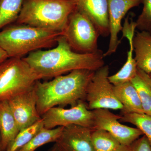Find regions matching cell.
Masks as SVG:
<instances>
[{
	"label": "cell",
	"mask_w": 151,
	"mask_h": 151,
	"mask_svg": "<svg viewBox=\"0 0 151 151\" xmlns=\"http://www.w3.org/2000/svg\"><path fill=\"white\" fill-rule=\"evenodd\" d=\"M8 58L6 53L0 47V64Z\"/></svg>",
	"instance_id": "d4e9b609"
},
{
	"label": "cell",
	"mask_w": 151,
	"mask_h": 151,
	"mask_svg": "<svg viewBox=\"0 0 151 151\" xmlns=\"http://www.w3.org/2000/svg\"><path fill=\"white\" fill-rule=\"evenodd\" d=\"M43 127V122L41 119L32 126L20 130L10 143L6 151H19L26 145Z\"/></svg>",
	"instance_id": "7402d4cb"
},
{
	"label": "cell",
	"mask_w": 151,
	"mask_h": 151,
	"mask_svg": "<svg viewBox=\"0 0 151 151\" xmlns=\"http://www.w3.org/2000/svg\"><path fill=\"white\" fill-rule=\"evenodd\" d=\"M95 71L73 70L56 76L51 81H37L34 88L40 116L54 107H72L80 101H85L87 86Z\"/></svg>",
	"instance_id": "7a4b0ae2"
},
{
	"label": "cell",
	"mask_w": 151,
	"mask_h": 151,
	"mask_svg": "<svg viewBox=\"0 0 151 151\" xmlns=\"http://www.w3.org/2000/svg\"><path fill=\"white\" fill-rule=\"evenodd\" d=\"M91 138L95 151H112L121 145L110 133L104 130L92 129Z\"/></svg>",
	"instance_id": "ffe728a7"
},
{
	"label": "cell",
	"mask_w": 151,
	"mask_h": 151,
	"mask_svg": "<svg viewBox=\"0 0 151 151\" xmlns=\"http://www.w3.org/2000/svg\"><path fill=\"white\" fill-rule=\"evenodd\" d=\"M149 75H150V77L151 80V73L150 74H149Z\"/></svg>",
	"instance_id": "f1b7e54d"
},
{
	"label": "cell",
	"mask_w": 151,
	"mask_h": 151,
	"mask_svg": "<svg viewBox=\"0 0 151 151\" xmlns=\"http://www.w3.org/2000/svg\"><path fill=\"white\" fill-rule=\"evenodd\" d=\"M71 49L76 52H96L100 34L94 24L86 16L75 8L68 18L62 32Z\"/></svg>",
	"instance_id": "8992f818"
},
{
	"label": "cell",
	"mask_w": 151,
	"mask_h": 151,
	"mask_svg": "<svg viewBox=\"0 0 151 151\" xmlns=\"http://www.w3.org/2000/svg\"><path fill=\"white\" fill-rule=\"evenodd\" d=\"M8 101L20 131L32 126L41 119L37 111V97L34 86Z\"/></svg>",
	"instance_id": "30bf717a"
},
{
	"label": "cell",
	"mask_w": 151,
	"mask_h": 151,
	"mask_svg": "<svg viewBox=\"0 0 151 151\" xmlns=\"http://www.w3.org/2000/svg\"><path fill=\"white\" fill-rule=\"evenodd\" d=\"M64 129L59 127L52 129L43 127L29 142L19 151H35L40 147L51 142H55Z\"/></svg>",
	"instance_id": "ac0fdd59"
},
{
	"label": "cell",
	"mask_w": 151,
	"mask_h": 151,
	"mask_svg": "<svg viewBox=\"0 0 151 151\" xmlns=\"http://www.w3.org/2000/svg\"><path fill=\"white\" fill-rule=\"evenodd\" d=\"M0 151H2V150L1 142V134H0Z\"/></svg>",
	"instance_id": "83f0119b"
},
{
	"label": "cell",
	"mask_w": 151,
	"mask_h": 151,
	"mask_svg": "<svg viewBox=\"0 0 151 151\" xmlns=\"http://www.w3.org/2000/svg\"><path fill=\"white\" fill-rule=\"evenodd\" d=\"M134 58L138 68L147 74L151 73V33L139 31L133 39Z\"/></svg>",
	"instance_id": "5bb4252c"
},
{
	"label": "cell",
	"mask_w": 151,
	"mask_h": 151,
	"mask_svg": "<svg viewBox=\"0 0 151 151\" xmlns=\"http://www.w3.org/2000/svg\"><path fill=\"white\" fill-rule=\"evenodd\" d=\"M129 149L130 146L121 145L119 147L112 151H129Z\"/></svg>",
	"instance_id": "484cf974"
},
{
	"label": "cell",
	"mask_w": 151,
	"mask_h": 151,
	"mask_svg": "<svg viewBox=\"0 0 151 151\" xmlns=\"http://www.w3.org/2000/svg\"><path fill=\"white\" fill-rule=\"evenodd\" d=\"M109 68L104 65L94 72L86 89L85 101L89 110H120L123 106L116 98L113 85L108 79Z\"/></svg>",
	"instance_id": "52a82bcc"
},
{
	"label": "cell",
	"mask_w": 151,
	"mask_h": 151,
	"mask_svg": "<svg viewBox=\"0 0 151 151\" xmlns=\"http://www.w3.org/2000/svg\"><path fill=\"white\" fill-rule=\"evenodd\" d=\"M108 18L110 27V41L104 57L115 53L121 41L119 39L122 30V21L131 9L137 6L142 0H108Z\"/></svg>",
	"instance_id": "8fae6325"
},
{
	"label": "cell",
	"mask_w": 151,
	"mask_h": 151,
	"mask_svg": "<svg viewBox=\"0 0 151 151\" xmlns=\"http://www.w3.org/2000/svg\"><path fill=\"white\" fill-rule=\"evenodd\" d=\"M76 9L92 22L100 35H110L108 0H72Z\"/></svg>",
	"instance_id": "4fadbf2b"
},
{
	"label": "cell",
	"mask_w": 151,
	"mask_h": 151,
	"mask_svg": "<svg viewBox=\"0 0 151 151\" xmlns=\"http://www.w3.org/2000/svg\"><path fill=\"white\" fill-rule=\"evenodd\" d=\"M40 79L23 58H9L0 64V100L28 91Z\"/></svg>",
	"instance_id": "5b68a950"
},
{
	"label": "cell",
	"mask_w": 151,
	"mask_h": 151,
	"mask_svg": "<svg viewBox=\"0 0 151 151\" xmlns=\"http://www.w3.org/2000/svg\"><path fill=\"white\" fill-rule=\"evenodd\" d=\"M150 32V33H151V32Z\"/></svg>",
	"instance_id": "f546056e"
},
{
	"label": "cell",
	"mask_w": 151,
	"mask_h": 151,
	"mask_svg": "<svg viewBox=\"0 0 151 151\" xmlns=\"http://www.w3.org/2000/svg\"><path fill=\"white\" fill-rule=\"evenodd\" d=\"M62 33L24 24L9 25L0 31V47L8 58H23L53 46Z\"/></svg>",
	"instance_id": "277c9868"
},
{
	"label": "cell",
	"mask_w": 151,
	"mask_h": 151,
	"mask_svg": "<svg viewBox=\"0 0 151 151\" xmlns=\"http://www.w3.org/2000/svg\"><path fill=\"white\" fill-rule=\"evenodd\" d=\"M55 47L39 50L23 58L41 79L54 78L73 70H88L95 71L105 65L104 53H81L74 51L61 35Z\"/></svg>",
	"instance_id": "6da1fadb"
},
{
	"label": "cell",
	"mask_w": 151,
	"mask_h": 151,
	"mask_svg": "<svg viewBox=\"0 0 151 151\" xmlns=\"http://www.w3.org/2000/svg\"><path fill=\"white\" fill-rule=\"evenodd\" d=\"M24 0H0V31L16 22Z\"/></svg>",
	"instance_id": "d6986e66"
},
{
	"label": "cell",
	"mask_w": 151,
	"mask_h": 151,
	"mask_svg": "<svg viewBox=\"0 0 151 151\" xmlns=\"http://www.w3.org/2000/svg\"><path fill=\"white\" fill-rule=\"evenodd\" d=\"M120 121L134 125L146 136L151 145V115L146 113L121 112Z\"/></svg>",
	"instance_id": "44dd1931"
},
{
	"label": "cell",
	"mask_w": 151,
	"mask_h": 151,
	"mask_svg": "<svg viewBox=\"0 0 151 151\" xmlns=\"http://www.w3.org/2000/svg\"><path fill=\"white\" fill-rule=\"evenodd\" d=\"M137 91L144 113L151 115V80L150 75L138 68L131 81Z\"/></svg>",
	"instance_id": "e0dca14e"
},
{
	"label": "cell",
	"mask_w": 151,
	"mask_h": 151,
	"mask_svg": "<svg viewBox=\"0 0 151 151\" xmlns=\"http://www.w3.org/2000/svg\"><path fill=\"white\" fill-rule=\"evenodd\" d=\"M94 115V129L105 130L110 133L121 145L130 146L143 135L137 128L123 125L119 122L120 115H117L108 109L92 110Z\"/></svg>",
	"instance_id": "9c48e42d"
},
{
	"label": "cell",
	"mask_w": 151,
	"mask_h": 151,
	"mask_svg": "<svg viewBox=\"0 0 151 151\" xmlns=\"http://www.w3.org/2000/svg\"><path fill=\"white\" fill-rule=\"evenodd\" d=\"M92 129L77 125L64 127L55 143L60 151H95L92 145Z\"/></svg>",
	"instance_id": "7c38bea8"
},
{
	"label": "cell",
	"mask_w": 151,
	"mask_h": 151,
	"mask_svg": "<svg viewBox=\"0 0 151 151\" xmlns=\"http://www.w3.org/2000/svg\"><path fill=\"white\" fill-rule=\"evenodd\" d=\"M19 131L8 101L0 100V134L2 151H6Z\"/></svg>",
	"instance_id": "9a60e30c"
},
{
	"label": "cell",
	"mask_w": 151,
	"mask_h": 151,
	"mask_svg": "<svg viewBox=\"0 0 151 151\" xmlns=\"http://www.w3.org/2000/svg\"><path fill=\"white\" fill-rule=\"evenodd\" d=\"M129 151H151V145L143 135L130 145Z\"/></svg>",
	"instance_id": "cb8c5ba5"
},
{
	"label": "cell",
	"mask_w": 151,
	"mask_h": 151,
	"mask_svg": "<svg viewBox=\"0 0 151 151\" xmlns=\"http://www.w3.org/2000/svg\"><path fill=\"white\" fill-rule=\"evenodd\" d=\"M113 89L116 98L123 105L121 112L145 113L137 91L131 81L114 86Z\"/></svg>",
	"instance_id": "2e32d148"
},
{
	"label": "cell",
	"mask_w": 151,
	"mask_h": 151,
	"mask_svg": "<svg viewBox=\"0 0 151 151\" xmlns=\"http://www.w3.org/2000/svg\"><path fill=\"white\" fill-rule=\"evenodd\" d=\"M142 11L136 22L137 29L139 31H151V0H142Z\"/></svg>",
	"instance_id": "603a6c76"
},
{
	"label": "cell",
	"mask_w": 151,
	"mask_h": 151,
	"mask_svg": "<svg viewBox=\"0 0 151 151\" xmlns=\"http://www.w3.org/2000/svg\"><path fill=\"white\" fill-rule=\"evenodd\" d=\"M44 127L52 129L74 125L94 129V115L87 108L86 102L81 101L70 108L60 107L50 108L41 116Z\"/></svg>",
	"instance_id": "ba28073f"
},
{
	"label": "cell",
	"mask_w": 151,
	"mask_h": 151,
	"mask_svg": "<svg viewBox=\"0 0 151 151\" xmlns=\"http://www.w3.org/2000/svg\"><path fill=\"white\" fill-rule=\"evenodd\" d=\"M75 8L72 0H24L16 22L62 33Z\"/></svg>",
	"instance_id": "3957f363"
},
{
	"label": "cell",
	"mask_w": 151,
	"mask_h": 151,
	"mask_svg": "<svg viewBox=\"0 0 151 151\" xmlns=\"http://www.w3.org/2000/svg\"><path fill=\"white\" fill-rule=\"evenodd\" d=\"M48 151H60V150L58 147V146H57V145H56V144H55V145L53 146H52V147L50 148V150H49Z\"/></svg>",
	"instance_id": "4316f807"
}]
</instances>
